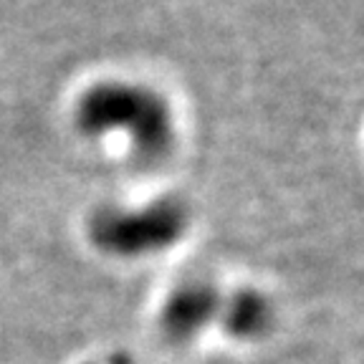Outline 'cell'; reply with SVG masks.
<instances>
[{
  "label": "cell",
  "mask_w": 364,
  "mask_h": 364,
  "mask_svg": "<svg viewBox=\"0 0 364 364\" xmlns=\"http://www.w3.org/2000/svg\"><path fill=\"white\" fill-rule=\"evenodd\" d=\"M74 122L86 136L124 132L132 154L142 165L165 159L175 136L172 114L165 99L152 89L122 81L91 86L76 104Z\"/></svg>",
  "instance_id": "6da1fadb"
},
{
  "label": "cell",
  "mask_w": 364,
  "mask_h": 364,
  "mask_svg": "<svg viewBox=\"0 0 364 364\" xmlns=\"http://www.w3.org/2000/svg\"><path fill=\"white\" fill-rule=\"evenodd\" d=\"M190 215L177 198H159L142 208H99L89 218L91 245L112 258H147L165 253L188 233Z\"/></svg>",
  "instance_id": "7a4b0ae2"
},
{
  "label": "cell",
  "mask_w": 364,
  "mask_h": 364,
  "mask_svg": "<svg viewBox=\"0 0 364 364\" xmlns=\"http://www.w3.org/2000/svg\"><path fill=\"white\" fill-rule=\"evenodd\" d=\"M223 294L213 281L188 279L180 281L157 314V329L172 344H188L218 321Z\"/></svg>",
  "instance_id": "3957f363"
},
{
  "label": "cell",
  "mask_w": 364,
  "mask_h": 364,
  "mask_svg": "<svg viewBox=\"0 0 364 364\" xmlns=\"http://www.w3.org/2000/svg\"><path fill=\"white\" fill-rule=\"evenodd\" d=\"M220 329L235 341L263 339L276 324L273 301L256 286H240L223 296L218 321Z\"/></svg>",
  "instance_id": "277c9868"
}]
</instances>
